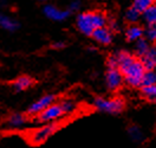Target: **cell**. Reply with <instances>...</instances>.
Here are the masks:
<instances>
[{
    "label": "cell",
    "mask_w": 156,
    "mask_h": 148,
    "mask_svg": "<svg viewBox=\"0 0 156 148\" xmlns=\"http://www.w3.org/2000/svg\"><path fill=\"white\" fill-rule=\"evenodd\" d=\"M108 19L104 13L99 11H88L79 13L76 19V26L80 33L91 37V34L99 27L107 26Z\"/></svg>",
    "instance_id": "1"
},
{
    "label": "cell",
    "mask_w": 156,
    "mask_h": 148,
    "mask_svg": "<svg viewBox=\"0 0 156 148\" xmlns=\"http://www.w3.org/2000/svg\"><path fill=\"white\" fill-rule=\"evenodd\" d=\"M62 127L60 121L51 122V123H44L37 128H33L25 133V138L30 145L32 146H40L45 143L51 136H53L59 128Z\"/></svg>",
    "instance_id": "2"
},
{
    "label": "cell",
    "mask_w": 156,
    "mask_h": 148,
    "mask_svg": "<svg viewBox=\"0 0 156 148\" xmlns=\"http://www.w3.org/2000/svg\"><path fill=\"white\" fill-rule=\"evenodd\" d=\"M92 106L95 107L96 110L104 113V114H109V115H118L126 108V103L121 97L108 99V97L98 96L94 99Z\"/></svg>",
    "instance_id": "3"
},
{
    "label": "cell",
    "mask_w": 156,
    "mask_h": 148,
    "mask_svg": "<svg viewBox=\"0 0 156 148\" xmlns=\"http://www.w3.org/2000/svg\"><path fill=\"white\" fill-rule=\"evenodd\" d=\"M124 76V82L131 88H141L142 87V78L146 72V68L143 67L141 59L137 57L130 65L121 70Z\"/></svg>",
    "instance_id": "4"
},
{
    "label": "cell",
    "mask_w": 156,
    "mask_h": 148,
    "mask_svg": "<svg viewBox=\"0 0 156 148\" xmlns=\"http://www.w3.org/2000/svg\"><path fill=\"white\" fill-rule=\"evenodd\" d=\"M65 115L63 107L60 104V102H56L52 106H50L45 110H43L40 114L37 116H34V121L37 123H51V122H57L60 118H63Z\"/></svg>",
    "instance_id": "5"
},
{
    "label": "cell",
    "mask_w": 156,
    "mask_h": 148,
    "mask_svg": "<svg viewBox=\"0 0 156 148\" xmlns=\"http://www.w3.org/2000/svg\"><path fill=\"white\" fill-rule=\"evenodd\" d=\"M53 103H56V96L53 94H46V95L39 97L38 99H36L33 103H31V106L27 108L26 114L29 115L30 117L31 116L34 117L38 114H40L43 110H45L48 107L52 106Z\"/></svg>",
    "instance_id": "6"
},
{
    "label": "cell",
    "mask_w": 156,
    "mask_h": 148,
    "mask_svg": "<svg viewBox=\"0 0 156 148\" xmlns=\"http://www.w3.org/2000/svg\"><path fill=\"white\" fill-rule=\"evenodd\" d=\"M104 82H105L107 88L110 91H117L118 89H121V87L124 83V76L119 69L108 68L105 76H104Z\"/></svg>",
    "instance_id": "7"
},
{
    "label": "cell",
    "mask_w": 156,
    "mask_h": 148,
    "mask_svg": "<svg viewBox=\"0 0 156 148\" xmlns=\"http://www.w3.org/2000/svg\"><path fill=\"white\" fill-rule=\"evenodd\" d=\"M29 115L27 114H21V113H12L10 114L6 120H5V125L6 127L11 130H18L23 129L29 122Z\"/></svg>",
    "instance_id": "8"
},
{
    "label": "cell",
    "mask_w": 156,
    "mask_h": 148,
    "mask_svg": "<svg viewBox=\"0 0 156 148\" xmlns=\"http://www.w3.org/2000/svg\"><path fill=\"white\" fill-rule=\"evenodd\" d=\"M91 38L95 40L97 44L101 45H109L114 40V32L110 30L109 26H103L97 29L92 34Z\"/></svg>",
    "instance_id": "9"
},
{
    "label": "cell",
    "mask_w": 156,
    "mask_h": 148,
    "mask_svg": "<svg viewBox=\"0 0 156 148\" xmlns=\"http://www.w3.org/2000/svg\"><path fill=\"white\" fill-rule=\"evenodd\" d=\"M43 12L46 16V18L53 20V21H64L68 19L70 13H71L69 10H60L53 5H46Z\"/></svg>",
    "instance_id": "10"
},
{
    "label": "cell",
    "mask_w": 156,
    "mask_h": 148,
    "mask_svg": "<svg viewBox=\"0 0 156 148\" xmlns=\"http://www.w3.org/2000/svg\"><path fill=\"white\" fill-rule=\"evenodd\" d=\"M127 134H128V136H129V139H130L134 143H137V145L143 143L144 140H146V134H144L143 129L141 128L140 126L135 125V123L128 126Z\"/></svg>",
    "instance_id": "11"
},
{
    "label": "cell",
    "mask_w": 156,
    "mask_h": 148,
    "mask_svg": "<svg viewBox=\"0 0 156 148\" xmlns=\"http://www.w3.org/2000/svg\"><path fill=\"white\" fill-rule=\"evenodd\" d=\"M12 89L16 91V92H20V91H25L30 89L33 85V79L29 77V76H19L18 78H16L12 82Z\"/></svg>",
    "instance_id": "12"
},
{
    "label": "cell",
    "mask_w": 156,
    "mask_h": 148,
    "mask_svg": "<svg viewBox=\"0 0 156 148\" xmlns=\"http://www.w3.org/2000/svg\"><path fill=\"white\" fill-rule=\"evenodd\" d=\"M144 36V29L140 25H136V24H133L130 25L127 30H126V38H127L128 42H137L138 39L143 38Z\"/></svg>",
    "instance_id": "13"
},
{
    "label": "cell",
    "mask_w": 156,
    "mask_h": 148,
    "mask_svg": "<svg viewBox=\"0 0 156 148\" xmlns=\"http://www.w3.org/2000/svg\"><path fill=\"white\" fill-rule=\"evenodd\" d=\"M140 59L146 70H156V46H151L146 55Z\"/></svg>",
    "instance_id": "14"
},
{
    "label": "cell",
    "mask_w": 156,
    "mask_h": 148,
    "mask_svg": "<svg viewBox=\"0 0 156 148\" xmlns=\"http://www.w3.org/2000/svg\"><path fill=\"white\" fill-rule=\"evenodd\" d=\"M0 26L5 31H9V32H14L19 29V23L16 19L11 18L9 16H5V14H1L0 16Z\"/></svg>",
    "instance_id": "15"
},
{
    "label": "cell",
    "mask_w": 156,
    "mask_h": 148,
    "mask_svg": "<svg viewBox=\"0 0 156 148\" xmlns=\"http://www.w3.org/2000/svg\"><path fill=\"white\" fill-rule=\"evenodd\" d=\"M149 43L150 42L147 39V38H144V37L141 38V39H138L137 42H135V55H136V57L141 58V57H143L147 52L149 51V49L151 48Z\"/></svg>",
    "instance_id": "16"
},
{
    "label": "cell",
    "mask_w": 156,
    "mask_h": 148,
    "mask_svg": "<svg viewBox=\"0 0 156 148\" xmlns=\"http://www.w3.org/2000/svg\"><path fill=\"white\" fill-rule=\"evenodd\" d=\"M141 94H142L143 99H146L147 101L156 103V84L148 85V87H142L141 88Z\"/></svg>",
    "instance_id": "17"
},
{
    "label": "cell",
    "mask_w": 156,
    "mask_h": 148,
    "mask_svg": "<svg viewBox=\"0 0 156 148\" xmlns=\"http://www.w3.org/2000/svg\"><path fill=\"white\" fill-rule=\"evenodd\" d=\"M147 25H156V4L150 6L148 10L142 14Z\"/></svg>",
    "instance_id": "18"
},
{
    "label": "cell",
    "mask_w": 156,
    "mask_h": 148,
    "mask_svg": "<svg viewBox=\"0 0 156 148\" xmlns=\"http://www.w3.org/2000/svg\"><path fill=\"white\" fill-rule=\"evenodd\" d=\"M154 84H156V70H146L142 78V87L154 85Z\"/></svg>",
    "instance_id": "19"
},
{
    "label": "cell",
    "mask_w": 156,
    "mask_h": 148,
    "mask_svg": "<svg viewBox=\"0 0 156 148\" xmlns=\"http://www.w3.org/2000/svg\"><path fill=\"white\" fill-rule=\"evenodd\" d=\"M141 16H142V13L140 12V11H137L134 6H131L130 9H128L127 12H126V20H127L128 23H131V24H135L137 23L140 18H141Z\"/></svg>",
    "instance_id": "20"
},
{
    "label": "cell",
    "mask_w": 156,
    "mask_h": 148,
    "mask_svg": "<svg viewBox=\"0 0 156 148\" xmlns=\"http://www.w3.org/2000/svg\"><path fill=\"white\" fill-rule=\"evenodd\" d=\"M153 5H154V0H134V4H133V6L137 11H140L142 14Z\"/></svg>",
    "instance_id": "21"
},
{
    "label": "cell",
    "mask_w": 156,
    "mask_h": 148,
    "mask_svg": "<svg viewBox=\"0 0 156 148\" xmlns=\"http://www.w3.org/2000/svg\"><path fill=\"white\" fill-rule=\"evenodd\" d=\"M59 102H60V104L63 107V110H64L65 115H70V114L75 113V110H76V103L72 99H60Z\"/></svg>",
    "instance_id": "22"
},
{
    "label": "cell",
    "mask_w": 156,
    "mask_h": 148,
    "mask_svg": "<svg viewBox=\"0 0 156 148\" xmlns=\"http://www.w3.org/2000/svg\"><path fill=\"white\" fill-rule=\"evenodd\" d=\"M144 38L150 43H156V25H148V27L144 30Z\"/></svg>",
    "instance_id": "23"
},
{
    "label": "cell",
    "mask_w": 156,
    "mask_h": 148,
    "mask_svg": "<svg viewBox=\"0 0 156 148\" xmlns=\"http://www.w3.org/2000/svg\"><path fill=\"white\" fill-rule=\"evenodd\" d=\"M107 67L108 68H110V69H118V62H117V57L115 53L108 57Z\"/></svg>",
    "instance_id": "24"
},
{
    "label": "cell",
    "mask_w": 156,
    "mask_h": 148,
    "mask_svg": "<svg viewBox=\"0 0 156 148\" xmlns=\"http://www.w3.org/2000/svg\"><path fill=\"white\" fill-rule=\"evenodd\" d=\"M65 46H66V44H65L63 40H57V42L52 43V45H51V48L55 50H62V49H64Z\"/></svg>",
    "instance_id": "25"
},
{
    "label": "cell",
    "mask_w": 156,
    "mask_h": 148,
    "mask_svg": "<svg viewBox=\"0 0 156 148\" xmlns=\"http://www.w3.org/2000/svg\"><path fill=\"white\" fill-rule=\"evenodd\" d=\"M70 12H75V11H78L79 9H80V2L78 1V0H73L71 4H70Z\"/></svg>",
    "instance_id": "26"
},
{
    "label": "cell",
    "mask_w": 156,
    "mask_h": 148,
    "mask_svg": "<svg viewBox=\"0 0 156 148\" xmlns=\"http://www.w3.org/2000/svg\"><path fill=\"white\" fill-rule=\"evenodd\" d=\"M108 26L110 27V30H111L112 32L118 30V24H117V21H115V20H111V21H109V25H108Z\"/></svg>",
    "instance_id": "27"
},
{
    "label": "cell",
    "mask_w": 156,
    "mask_h": 148,
    "mask_svg": "<svg viewBox=\"0 0 156 148\" xmlns=\"http://www.w3.org/2000/svg\"><path fill=\"white\" fill-rule=\"evenodd\" d=\"M88 51L89 52H96V49H95V48H89Z\"/></svg>",
    "instance_id": "28"
},
{
    "label": "cell",
    "mask_w": 156,
    "mask_h": 148,
    "mask_svg": "<svg viewBox=\"0 0 156 148\" xmlns=\"http://www.w3.org/2000/svg\"><path fill=\"white\" fill-rule=\"evenodd\" d=\"M39 1H46V0H39Z\"/></svg>",
    "instance_id": "29"
},
{
    "label": "cell",
    "mask_w": 156,
    "mask_h": 148,
    "mask_svg": "<svg viewBox=\"0 0 156 148\" xmlns=\"http://www.w3.org/2000/svg\"><path fill=\"white\" fill-rule=\"evenodd\" d=\"M154 1H156V0H154Z\"/></svg>",
    "instance_id": "30"
}]
</instances>
